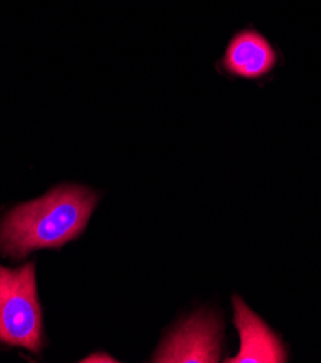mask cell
Here are the masks:
<instances>
[{"label":"cell","instance_id":"obj_2","mask_svg":"<svg viewBox=\"0 0 321 363\" xmlns=\"http://www.w3.org/2000/svg\"><path fill=\"white\" fill-rule=\"evenodd\" d=\"M0 342L30 352L43 347V315L33 264L19 269L0 267Z\"/></svg>","mask_w":321,"mask_h":363},{"label":"cell","instance_id":"obj_4","mask_svg":"<svg viewBox=\"0 0 321 363\" xmlns=\"http://www.w3.org/2000/svg\"><path fill=\"white\" fill-rule=\"evenodd\" d=\"M235 325L240 337V349L235 357L227 359L230 363L246 362H266V363H283L288 359V352L282 340L275 335L269 325L246 303L235 296Z\"/></svg>","mask_w":321,"mask_h":363},{"label":"cell","instance_id":"obj_1","mask_svg":"<svg viewBox=\"0 0 321 363\" xmlns=\"http://www.w3.org/2000/svg\"><path fill=\"white\" fill-rule=\"evenodd\" d=\"M98 196L80 186H62L13 208L0 223V253L13 259L37 249L61 247L79 238Z\"/></svg>","mask_w":321,"mask_h":363},{"label":"cell","instance_id":"obj_5","mask_svg":"<svg viewBox=\"0 0 321 363\" xmlns=\"http://www.w3.org/2000/svg\"><path fill=\"white\" fill-rule=\"evenodd\" d=\"M278 62L269 41L257 30H242L229 43L222 67L230 76L259 80L268 76Z\"/></svg>","mask_w":321,"mask_h":363},{"label":"cell","instance_id":"obj_3","mask_svg":"<svg viewBox=\"0 0 321 363\" xmlns=\"http://www.w3.org/2000/svg\"><path fill=\"white\" fill-rule=\"evenodd\" d=\"M220 329L214 315L193 317L159 347L155 362H218Z\"/></svg>","mask_w":321,"mask_h":363}]
</instances>
